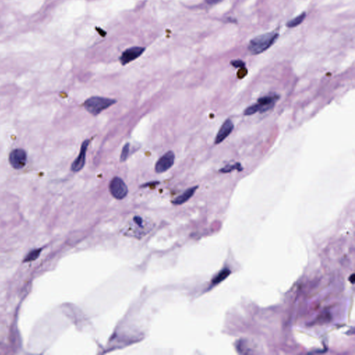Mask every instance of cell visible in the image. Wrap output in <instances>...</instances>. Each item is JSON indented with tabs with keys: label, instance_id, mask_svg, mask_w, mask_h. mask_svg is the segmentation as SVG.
Instances as JSON below:
<instances>
[{
	"label": "cell",
	"instance_id": "1",
	"mask_svg": "<svg viewBox=\"0 0 355 355\" xmlns=\"http://www.w3.org/2000/svg\"><path fill=\"white\" fill-rule=\"evenodd\" d=\"M279 29L254 37L250 41L248 50L251 54L258 55L267 51L278 40Z\"/></svg>",
	"mask_w": 355,
	"mask_h": 355
},
{
	"label": "cell",
	"instance_id": "2",
	"mask_svg": "<svg viewBox=\"0 0 355 355\" xmlns=\"http://www.w3.org/2000/svg\"><path fill=\"white\" fill-rule=\"evenodd\" d=\"M116 103V100L113 99L94 96L87 99L83 103V106L92 116H97Z\"/></svg>",
	"mask_w": 355,
	"mask_h": 355
},
{
	"label": "cell",
	"instance_id": "3",
	"mask_svg": "<svg viewBox=\"0 0 355 355\" xmlns=\"http://www.w3.org/2000/svg\"><path fill=\"white\" fill-rule=\"evenodd\" d=\"M278 100L279 96L277 95H270L261 97L259 99L257 103L248 107L245 110L244 115L246 116H250L257 113H264L269 111V110L273 108Z\"/></svg>",
	"mask_w": 355,
	"mask_h": 355
},
{
	"label": "cell",
	"instance_id": "4",
	"mask_svg": "<svg viewBox=\"0 0 355 355\" xmlns=\"http://www.w3.org/2000/svg\"><path fill=\"white\" fill-rule=\"evenodd\" d=\"M109 191L111 195L118 200H122L126 197L129 189L124 181L121 178L116 176L111 180L109 184Z\"/></svg>",
	"mask_w": 355,
	"mask_h": 355
},
{
	"label": "cell",
	"instance_id": "5",
	"mask_svg": "<svg viewBox=\"0 0 355 355\" xmlns=\"http://www.w3.org/2000/svg\"><path fill=\"white\" fill-rule=\"evenodd\" d=\"M10 165L15 169H21L27 165V152L22 149H16L9 154Z\"/></svg>",
	"mask_w": 355,
	"mask_h": 355
},
{
	"label": "cell",
	"instance_id": "6",
	"mask_svg": "<svg viewBox=\"0 0 355 355\" xmlns=\"http://www.w3.org/2000/svg\"><path fill=\"white\" fill-rule=\"evenodd\" d=\"M175 154L172 151H169L158 159L155 165V171L157 173H163L168 171L174 165Z\"/></svg>",
	"mask_w": 355,
	"mask_h": 355
},
{
	"label": "cell",
	"instance_id": "7",
	"mask_svg": "<svg viewBox=\"0 0 355 355\" xmlns=\"http://www.w3.org/2000/svg\"><path fill=\"white\" fill-rule=\"evenodd\" d=\"M90 143V139H86L82 142L81 146L80 152L79 155L71 165V170L74 173L79 172L82 171L83 168L85 166V158H86V153L88 149L89 144Z\"/></svg>",
	"mask_w": 355,
	"mask_h": 355
},
{
	"label": "cell",
	"instance_id": "8",
	"mask_svg": "<svg viewBox=\"0 0 355 355\" xmlns=\"http://www.w3.org/2000/svg\"><path fill=\"white\" fill-rule=\"evenodd\" d=\"M145 51V48L142 47H132L125 50L121 57L119 58L120 63L122 66H126L129 63L132 62L135 60L142 56Z\"/></svg>",
	"mask_w": 355,
	"mask_h": 355
},
{
	"label": "cell",
	"instance_id": "9",
	"mask_svg": "<svg viewBox=\"0 0 355 355\" xmlns=\"http://www.w3.org/2000/svg\"><path fill=\"white\" fill-rule=\"evenodd\" d=\"M234 129V124L231 119H228L222 124L218 134L215 139V144H220L223 142L231 134Z\"/></svg>",
	"mask_w": 355,
	"mask_h": 355
},
{
	"label": "cell",
	"instance_id": "10",
	"mask_svg": "<svg viewBox=\"0 0 355 355\" xmlns=\"http://www.w3.org/2000/svg\"><path fill=\"white\" fill-rule=\"evenodd\" d=\"M199 186H196L187 189L181 195L178 196L173 201L172 203L176 205H183L187 202L195 194L196 191L197 190Z\"/></svg>",
	"mask_w": 355,
	"mask_h": 355
},
{
	"label": "cell",
	"instance_id": "11",
	"mask_svg": "<svg viewBox=\"0 0 355 355\" xmlns=\"http://www.w3.org/2000/svg\"><path fill=\"white\" fill-rule=\"evenodd\" d=\"M305 17L306 12H303L302 14L298 15L297 17L288 21L287 23L286 26L288 27V28H293V27H297V26L302 24V22L304 21V19H305Z\"/></svg>",
	"mask_w": 355,
	"mask_h": 355
},
{
	"label": "cell",
	"instance_id": "12",
	"mask_svg": "<svg viewBox=\"0 0 355 355\" xmlns=\"http://www.w3.org/2000/svg\"><path fill=\"white\" fill-rule=\"evenodd\" d=\"M231 271L229 270V269H223V270H221L220 273L217 274L216 276L215 277V278L212 280V284H214V285H217V284L221 283V282L226 280V279L228 278L230 275H231Z\"/></svg>",
	"mask_w": 355,
	"mask_h": 355
},
{
	"label": "cell",
	"instance_id": "13",
	"mask_svg": "<svg viewBox=\"0 0 355 355\" xmlns=\"http://www.w3.org/2000/svg\"><path fill=\"white\" fill-rule=\"evenodd\" d=\"M241 171L243 170V168L241 167V164L237 163L234 165H226L225 168L221 169L220 170V172L223 173H231V171Z\"/></svg>",
	"mask_w": 355,
	"mask_h": 355
},
{
	"label": "cell",
	"instance_id": "14",
	"mask_svg": "<svg viewBox=\"0 0 355 355\" xmlns=\"http://www.w3.org/2000/svg\"><path fill=\"white\" fill-rule=\"evenodd\" d=\"M130 152V144H125L124 147H123L122 150H121V155H120V162L121 163H124L127 160L128 157H129Z\"/></svg>",
	"mask_w": 355,
	"mask_h": 355
},
{
	"label": "cell",
	"instance_id": "15",
	"mask_svg": "<svg viewBox=\"0 0 355 355\" xmlns=\"http://www.w3.org/2000/svg\"><path fill=\"white\" fill-rule=\"evenodd\" d=\"M40 250H35V251H33L32 252H31L30 254H28V256H27V259H25V261H27V262H30V261L34 260V259H36L37 257H38V256L39 255V254H40Z\"/></svg>",
	"mask_w": 355,
	"mask_h": 355
},
{
	"label": "cell",
	"instance_id": "16",
	"mask_svg": "<svg viewBox=\"0 0 355 355\" xmlns=\"http://www.w3.org/2000/svg\"><path fill=\"white\" fill-rule=\"evenodd\" d=\"M231 64L237 68H244L245 66V63L243 62L241 60H234V61H232Z\"/></svg>",
	"mask_w": 355,
	"mask_h": 355
},
{
	"label": "cell",
	"instance_id": "17",
	"mask_svg": "<svg viewBox=\"0 0 355 355\" xmlns=\"http://www.w3.org/2000/svg\"><path fill=\"white\" fill-rule=\"evenodd\" d=\"M223 0H205L207 4L215 5L221 2Z\"/></svg>",
	"mask_w": 355,
	"mask_h": 355
},
{
	"label": "cell",
	"instance_id": "18",
	"mask_svg": "<svg viewBox=\"0 0 355 355\" xmlns=\"http://www.w3.org/2000/svg\"><path fill=\"white\" fill-rule=\"evenodd\" d=\"M349 280H350V281L351 282V283L352 284H354L355 280V275H354V274H353V275H352L350 277Z\"/></svg>",
	"mask_w": 355,
	"mask_h": 355
}]
</instances>
